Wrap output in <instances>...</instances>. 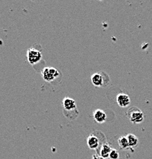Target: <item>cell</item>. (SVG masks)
<instances>
[{
    "instance_id": "cell-8",
    "label": "cell",
    "mask_w": 152,
    "mask_h": 159,
    "mask_svg": "<svg viewBox=\"0 0 152 159\" xmlns=\"http://www.w3.org/2000/svg\"><path fill=\"white\" fill-rule=\"evenodd\" d=\"M93 119H95L96 122L98 123H102L106 119V115H105V112L102 109H96L95 112H93Z\"/></svg>"
},
{
    "instance_id": "cell-10",
    "label": "cell",
    "mask_w": 152,
    "mask_h": 159,
    "mask_svg": "<svg viewBox=\"0 0 152 159\" xmlns=\"http://www.w3.org/2000/svg\"><path fill=\"white\" fill-rule=\"evenodd\" d=\"M127 139H128V145H129V147L131 148H135V147L138 146V137L135 136L133 134H128L126 135Z\"/></svg>"
},
{
    "instance_id": "cell-12",
    "label": "cell",
    "mask_w": 152,
    "mask_h": 159,
    "mask_svg": "<svg viewBox=\"0 0 152 159\" xmlns=\"http://www.w3.org/2000/svg\"><path fill=\"white\" fill-rule=\"evenodd\" d=\"M110 159H118L119 158V153L115 149H112L110 155Z\"/></svg>"
},
{
    "instance_id": "cell-11",
    "label": "cell",
    "mask_w": 152,
    "mask_h": 159,
    "mask_svg": "<svg viewBox=\"0 0 152 159\" xmlns=\"http://www.w3.org/2000/svg\"><path fill=\"white\" fill-rule=\"evenodd\" d=\"M118 143L119 145V148L121 149H126L129 148V145H128V139L126 136H121L118 139Z\"/></svg>"
},
{
    "instance_id": "cell-13",
    "label": "cell",
    "mask_w": 152,
    "mask_h": 159,
    "mask_svg": "<svg viewBox=\"0 0 152 159\" xmlns=\"http://www.w3.org/2000/svg\"><path fill=\"white\" fill-rule=\"evenodd\" d=\"M92 159H105V158H102V157L100 156V155H92Z\"/></svg>"
},
{
    "instance_id": "cell-1",
    "label": "cell",
    "mask_w": 152,
    "mask_h": 159,
    "mask_svg": "<svg viewBox=\"0 0 152 159\" xmlns=\"http://www.w3.org/2000/svg\"><path fill=\"white\" fill-rule=\"evenodd\" d=\"M110 77L105 73H96L91 77V82L95 87H104L110 84Z\"/></svg>"
},
{
    "instance_id": "cell-3",
    "label": "cell",
    "mask_w": 152,
    "mask_h": 159,
    "mask_svg": "<svg viewBox=\"0 0 152 159\" xmlns=\"http://www.w3.org/2000/svg\"><path fill=\"white\" fill-rule=\"evenodd\" d=\"M60 75V73L59 72L58 70L52 67H45L42 70L43 79L47 81V82H52L54 80L57 79Z\"/></svg>"
},
{
    "instance_id": "cell-6",
    "label": "cell",
    "mask_w": 152,
    "mask_h": 159,
    "mask_svg": "<svg viewBox=\"0 0 152 159\" xmlns=\"http://www.w3.org/2000/svg\"><path fill=\"white\" fill-rule=\"evenodd\" d=\"M116 102L120 107L125 108V107H127L128 106H129L131 100H130L129 97L127 94L120 93L117 96Z\"/></svg>"
},
{
    "instance_id": "cell-5",
    "label": "cell",
    "mask_w": 152,
    "mask_h": 159,
    "mask_svg": "<svg viewBox=\"0 0 152 159\" xmlns=\"http://www.w3.org/2000/svg\"><path fill=\"white\" fill-rule=\"evenodd\" d=\"M63 108L64 109V112H68V115L67 116V117H68V116L70 115V112H76V113L78 114V111L77 109V104H76V101L74 99L70 98V97H65L63 100L62 102Z\"/></svg>"
},
{
    "instance_id": "cell-7",
    "label": "cell",
    "mask_w": 152,
    "mask_h": 159,
    "mask_svg": "<svg viewBox=\"0 0 152 159\" xmlns=\"http://www.w3.org/2000/svg\"><path fill=\"white\" fill-rule=\"evenodd\" d=\"M100 139L95 134H91L87 138V145L90 149H97L100 146Z\"/></svg>"
},
{
    "instance_id": "cell-2",
    "label": "cell",
    "mask_w": 152,
    "mask_h": 159,
    "mask_svg": "<svg viewBox=\"0 0 152 159\" xmlns=\"http://www.w3.org/2000/svg\"><path fill=\"white\" fill-rule=\"evenodd\" d=\"M127 116H128V119L131 120V122L135 124L141 123L145 119L143 112H141L139 109L136 108V107H132L128 109L127 112Z\"/></svg>"
},
{
    "instance_id": "cell-9",
    "label": "cell",
    "mask_w": 152,
    "mask_h": 159,
    "mask_svg": "<svg viewBox=\"0 0 152 159\" xmlns=\"http://www.w3.org/2000/svg\"><path fill=\"white\" fill-rule=\"evenodd\" d=\"M112 150L111 146L108 143H103L100 148V155L105 159L109 158Z\"/></svg>"
},
{
    "instance_id": "cell-4",
    "label": "cell",
    "mask_w": 152,
    "mask_h": 159,
    "mask_svg": "<svg viewBox=\"0 0 152 159\" xmlns=\"http://www.w3.org/2000/svg\"><path fill=\"white\" fill-rule=\"evenodd\" d=\"M27 58L31 64L34 65L42 60V54L40 50L31 48L28 50Z\"/></svg>"
}]
</instances>
